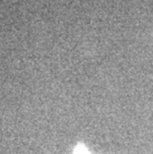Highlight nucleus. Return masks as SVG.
Instances as JSON below:
<instances>
[{
	"label": "nucleus",
	"mask_w": 153,
	"mask_h": 154,
	"mask_svg": "<svg viewBox=\"0 0 153 154\" xmlns=\"http://www.w3.org/2000/svg\"><path fill=\"white\" fill-rule=\"evenodd\" d=\"M75 154H90V153H89V151H87L83 146H79L76 149V151H75Z\"/></svg>",
	"instance_id": "1"
}]
</instances>
